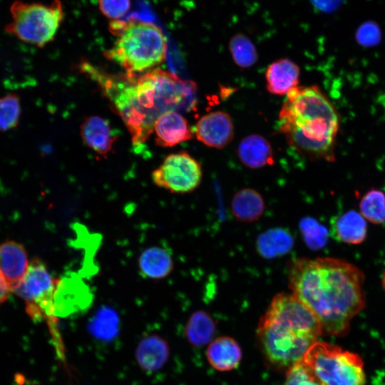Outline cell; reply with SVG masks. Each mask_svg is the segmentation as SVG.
Returning a JSON list of instances; mask_svg holds the SVG:
<instances>
[{
    "label": "cell",
    "mask_w": 385,
    "mask_h": 385,
    "mask_svg": "<svg viewBox=\"0 0 385 385\" xmlns=\"http://www.w3.org/2000/svg\"><path fill=\"white\" fill-rule=\"evenodd\" d=\"M359 212L367 221L375 224L385 223V194L376 189L366 192L359 202Z\"/></svg>",
    "instance_id": "obj_23"
},
{
    "label": "cell",
    "mask_w": 385,
    "mask_h": 385,
    "mask_svg": "<svg viewBox=\"0 0 385 385\" xmlns=\"http://www.w3.org/2000/svg\"><path fill=\"white\" fill-rule=\"evenodd\" d=\"M381 284H382L383 289L385 291V271H384V272L383 274V276H382Z\"/></svg>",
    "instance_id": "obj_32"
},
{
    "label": "cell",
    "mask_w": 385,
    "mask_h": 385,
    "mask_svg": "<svg viewBox=\"0 0 385 385\" xmlns=\"http://www.w3.org/2000/svg\"><path fill=\"white\" fill-rule=\"evenodd\" d=\"M292 293L319 319L323 334L346 335L366 306L364 274L354 265L333 257L299 258L289 267Z\"/></svg>",
    "instance_id": "obj_2"
},
{
    "label": "cell",
    "mask_w": 385,
    "mask_h": 385,
    "mask_svg": "<svg viewBox=\"0 0 385 385\" xmlns=\"http://www.w3.org/2000/svg\"><path fill=\"white\" fill-rule=\"evenodd\" d=\"M172 255L167 248L153 246L144 250L138 258L141 276L152 279L168 277L173 270Z\"/></svg>",
    "instance_id": "obj_19"
},
{
    "label": "cell",
    "mask_w": 385,
    "mask_h": 385,
    "mask_svg": "<svg viewBox=\"0 0 385 385\" xmlns=\"http://www.w3.org/2000/svg\"><path fill=\"white\" fill-rule=\"evenodd\" d=\"M302 361L322 385H364L366 376L361 358L326 342H316Z\"/></svg>",
    "instance_id": "obj_7"
},
{
    "label": "cell",
    "mask_w": 385,
    "mask_h": 385,
    "mask_svg": "<svg viewBox=\"0 0 385 385\" xmlns=\"http://www.w3.org/2000/svg\"><path fill=\"white\" fill-rule=\"evenodd\" d=\"M229 48L234 62L240 68H250L257 61L255 45L243 34L235 35L230 41Z\"/></svg>",
    "instance_id": "obj_24"
},
{
    "label": "cell",
    "mask_w": 385,
    "mask_h": 385,
    "mask_svg": "<svg viewBox=\"0 0 385 385\" xmlns=\"http://www.w3.org/2000/svg\"><path fill=\"white\" fill-rule=\"evenodd\" d=\"M293 245L292 236L283 228L271 229L262 233L256 243L259 254L267 259L287 254Z\"/></svg>",
    "instance_id": "obj_21"
},
{
    "label": "cell",
    "mask_w": 385,
    "mask_h": 385,
    "mask_svg": "<svg viewBox=\"0 0 385 385\" xmlns=\"http://www.w3.org/2000/svg\"><path fill=\"white\" fill-rule=\"evenodd\" d=\"M197 140L215 148H223L234 138V126L230 115L224 111L210 112L202 116L195 125Z\"/></svg>",
    "instance_id": "obj_10"
},
{
    "label": "cell",
    "mask_w": 385,
    "mask_h": 385,
    "mask_svg": "<svg viewBox=\"0 0 385 385\" xmlns=\"http://www.w3.org/2000/svg\"><path fill=\"white\" fill-rule=\"evenodd\" d=\"M206 355L209 364L215 369L229 371L239 366L242 359V350L234 339L221 337L210 344Z\"/></svg>",
    "instance_id": "obj_17"
},
{
    "label": "cell",
    "mask_w": 385,
    "mask_h": 385,
    "mask_svg": "<svg viewBox=\"0 0 385 385\" xmlns=\"http://www.w3.org/2000/svg\"><path fill=\"white\" fill-rule=\"evenodd\" d=\"M300 70L297 63L288 58L272 62L265 71L266 87L274 95H287L299 84Z\"/></svg>",
    "instance_id": "obj_13"
},
{
    "label": "cell",
    "mask_w": 385,
    "mask_h": 385,
    "mask_svg": "<svg viewBox=\"0 0 385 385\" xmlns=\"http://www.w3.org/2000/svg\"><path fill=\"white\" fill-rule=\"evenodd\" d=\"M153 132L156 145L170 148L192 138L188 122L180 113L168 111L155 121Z\"/></svg>",
    "instance_id": "obj_12"
},
{
    "label": "cell",
    "mask_w": 385,
    "mask_h": 385,
    "mask_svg": "<svg viewBox=\"0 0 385 385\" xmlns=\"http://www.w3.org/2000/svg\"><path fill=\"white\" fill-rule=\"evenodd\" d=\"M81 135L86 145L101 155L111 152L115 140L108 121L97 115L88 117L83 120Z\"/></svg>",
    "instance_id": "obj_14"
},
{
    "label": "cell",
    "mask_w": 385,
    "mask_h": 385,
    "mask_svg": "<svg viewBox=\"0 0 385 385\" xmlns=\"http://www.w3.org/2000/svg\"><path fill=\"white\" fill-rule=\"evenodd\" d=\"M202 177L200 163L183 150L168 155L151 174L155 185L178 194L195 190L200 185Z\"/></svg>",
    "instance_id": "obj_9"
},
{
    "label": "cell",
    "mask_w": 385,
    "mask_h": 385,
    "mask_svg": "<svg viewBox=\"0 0 385 385\" xmlns=\"http://www.w3.org/2000/svg\"><path fill=\"white\" fill-rule=\"evenodd\" d=\"M9 11L11 21L4 26L5 33L38 48L54 40L65 16L61 0L48 4L15 0Z\"/></svg>",
    "instance_id": "obj_6"
},
{
    "label": "cell",
    "mask_w": 385,
    "mask_h": 385,
    "mask_svg": "<svg viewBox=\"0 0 385 385\" xmlns=\"http://www.w3.org/2000/svg\"><path fill=\"white\" fill-rule=\"evenodd\" d=\"M215 332V324L212 318L204 311L192 314L185 326V335L194 346L207 344Z\"/></svg>",
    "instance_id": "obj_22"
},
{
    "label": "cell",
    "mask_w": 385,
    "mask_h": 385,
    "mask_svg": "<svg viewBox=\"0 0 385 385\" xmlns=\"http://www.w3.org/2000/svg\"><path fill=\"white\" fill-rule=\"evenodd\" d=\"M29 261L25 247L13 240L0 244V274L11 292L27 272Z\"/></svg>",
    "instance_id": "obj_11"
},
{
    "label": "cell",
    "mask_w": 385,
    "mask_h": 385,
    "mask_svg": "<svg viewBox=\"0 0 385 385\" xmlns=\"http://www.w3.org/2000/svg\"><path fill=\"white\" fill-rule=\"evenodd\" d=\"M169 355L168 342L157 334H150L141 339L135 354L137 363L145 371L160 369L166 364Z\"/></svg>",
    "instance_id": "obj_15"
},
{
    "label": "cell",
    "mask_w": 385,
    "mask_h": 385,
    "mask_svg": "<svg viewBox=\"0 0 385 385\" xmlns=\"http://www.w3.org/2000/svg\"><path fill=\"white\" fill-rule=\"evenodd\" d=\"M81 68L111 102L135 145L145 142L161 115L189 111L195 103V86L160 68H155L137 78L135 74H110L87 62Z\"/></svg>",
    "instance_id": "obj_1"
},
{
    "label": "cell",
    "mask_w": 385,
    "mask_h": 385,
    "mask_svg": "<svg viewBox=\"0 0 385 385\" xmlns=\"http://www.w3.org/2000/svg\"><path fill=\"white\" fill-rule=\"evenodd\" d=\"M108 30L117 39L106 50L105 56L127 74L148 71L165 61L167 40L153 22L136 19L112 20Z\"/></svg>",
    "instance_id": "obj_5"
},
{
    "label": "cell",
    "mask_w": 385,
    "mask_h": 385,
    "mask_svg": "<svg viewBox=\"0 0 385 385\" xmlns=\"http://www.w3.org/2000/svg\"><path fill=\"white\" fill-rule=\"evenodd\" d=\"M21 112L19 97L14 93L0 98V131L6 132L15 128L20 120Z\"/></svg>",
    "instance_id": "obj_25"
},
{
    "label": "cell",
    "mask_w": 385,
    "mask_h": 385,
    "mask_svg": "<svg viewBox=\"0 0 385 385\" xmlns=\"http://www.w3.org/2000/svg\"><path fill=\"white\" fill-rule=\"evenodd\" d=\"M286 96L279 132L302 155L332 162L339 120L332 102L317 86H297Z\"/></svg>",
    "instance_id": "obj_3"
},
{
    "label": "cell",
    "mask_w": 385,
    "mask_h": 385,
    "mask_svg": "<svg viewBox=\"0 0 385 385\" xmlns=\"http://www.w3.org/2000/svg\"><path fill=\"white\" fill-rule=\"evenodd\" d=\"M10 292L11 290L0 274V305L7 299Z\"/></svg>",
    "instance_id": "obj_31"
},
{
    "label": "cell",
    "mask_w": 385,
    "mask_h": 385,
    "mask_svg": "<svg viewBox=\"0 0 385 385\" xmlns=\"http://www.w3.org/2000/svg\"><path fill=\"white\" fill-rule=\"evenodd\" d=\"M300 230L307 245L311 249H319L327 242L328 232L325 227L312 218L300 222Z\"/></svg>",
    "instance_id": "obj_26"
},
{
    "label": "cell",
    "mask_w": 385,
    "mask_h": 385,
    "mask_svg": "<svg viewBox=\"0 0 385 385\" xmlns=\"http://www.w3.org/2000/svg\"><path fill=\"white\" fill-rule=\"evenodd\" d=\"M283 385H322L301 361L287 371Z\"/></svg>",
    "instance_id": "obj_27"
},
{
    "label": "cell",
    "mask_w": 385,
    "mask_h": 385,
    "mask_svg": "<svg viewBox=\"0 0 385 385\" xmlns=\"http://www.w3.org/2000/svg\"><path fill=\"white\" fill-rule=\"evenodd\" d=\"M265 209L262 196L257 190L250 188L237 191L231 201L233 216L243 222H252L259 220Z\"/></svg>",
    "instance_id": "obj_20"
},
{
    "label": "cell",
    "mask_w": 385,
    "mask_h": 385,
    "mask_svg": "<svg viewBox=\"0 0 385 385\" xmlns=\"http://www.w3.org/2000/svg\"><path fill=\"white\" fill-rule=\"evenodd\" d=\"M332 234L338 241L359 245L366 237L367 225L360 212L347 211L332 220Z\"/></svg>",
    "instance_id": "obj_18"
},
{
    "label": "cell",
    "mask_w": 385,
    "mask_h": 385,
    "mask_svg": "<svg viewBox=\"0 0 385 385\" xmlns=\"http://www.w3.org/2000/svg\"><path fill=\"white\" fill-rule=\"evenodd\" d=\"M266 359L287 371L302 360L323 334L314 312L292 292L277 294L257 327Z\"/></svg>",
    "instance_id": "obj_4"
},
{
    "label": "cell",
    "mask_w": 385,
    "mask_h": 385,
    "mask_svg": "<svg viewBox=\"0 0 385 385\" xmlns=\"http://www.w3.org/2000/svg\"><path fill=\"white\" fill-rule=\"evenodd\" d=\"M58 280L41 260L36 258L30 262L24 277L12 292L25 302L26 311L32 319L55 322L54 295Z\"/></svg>",
    "instance_id": "obj_8"
},
{
    "label": "cell",
    "mask_w": 385,
    "mask_h": 385,
    "mask_svg": "<svg viewBox=\"0 0 385 385\" xmlns=\"http://www.w3.org/2000/svg\"><path fill=\"white\" fill-rule=\"evenodd\" d=\"M344 0H312L313 4L321 11L331 12L337 9Z\"/></svg>",
    "instance_id": "obj_30"
},
{
    "label": "cell",
    "mask_w": 385,
    "mask_h": 385,
    "mask_svg": "<svg viewBox=\"0 0 385 385\" xmlns=\"http://www.w3.org/2000/svg\"><path fill=\"white\" fill-rule=\"evenodd\" d=\"M131 0H98L100 12L110 21L122 19L130 10Z\"/></svg>",
    "instance_id": "obj_28"
},
{
    "label": "cell",
    "mask_w": 385,
    "mask_h": 385,
    "mask_svg": "<svg viewBox=\"0 0 385 385\" xmlns=\"http://www.w3.org/2000/svg\"><path fill=\"white\" fill-rule=\"evenodd\" d=\"M381 38V33L379 26L371 21L363 23L356 32L357 43L365 47L377 45L380 42Z\"/></svg>",
    "instance_id": "obj_29"
},
{
    "label": "cell",
    "mask_w": 385,
    "mask_h": 385,
    "mask_svg": "<svg viewBox=\"0 0 385 385\" xmlns=\"http://www.w3.org/2000/svg\"><path fill=\"white\" fill-rule=\"evenodd\" d=\"M237 153L242 163L249 168H261L274 163L270 143L258 134H251L242 139Z\"/></svg>",
    "instance_id": "obj_16"
}]
</instances>
